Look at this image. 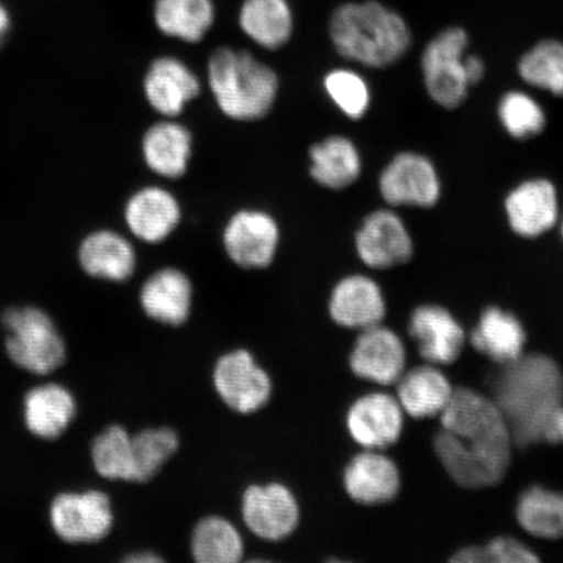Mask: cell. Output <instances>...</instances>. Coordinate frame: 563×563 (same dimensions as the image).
Segmentation results:
<instances>
[{
    "label": "cell",
    "mask_w": 563,
    "mask_h": 563,
    "mask_svg": "<svg viewBox=\"0 0 563 563\" xmlns=\"http://www.w3.org/2000/svg\"><path fill=\"white\" fill-rule=\"evenodd\" d=\"M562 238H563V223H562Z\"/></svg>",
    "instance_id": "43"
},
{
    "label": "cell",
    "mask_w": 563,
    "mask_h": 563,
    "mask_svg": "<svg viewBox=\"0 0 563 563\" xmlns=\"http://www.w3.org/2000/svg\"><path fill=\"white\" fill-rule=\"evenodd\" d=\"M242 516L257 538L279 541L297 530L300 508L297 497L284 484L251 485L242 498Z\"/></svg>",
    "instance_id": "9"
},
{
    "label": "cell",
    "mask_w": 563,
    "mask_h": 563,
    "mask_svg": "<svg viewBox=\"0 0 563 563\" xmlns=\"http://www.w3.org/2000/svg\"><path fill=\"white\" fill-rule=\"evenodd\" d=\"M329 34L343 58L372 68L394 65L411 45L406 20L377 0L338 7L330 18Z\"/></svg>",
    "instance_id": "2"
},
{
    "label": "cell",
    "mask_w": 563,
    "mask_h": 563,
    "mask_svg": "<svg viewBox=\"0 0 563 563\" xmlns=\"http://www.w3.org/2000/svg\"><path fill=\"white\" fill-rule=\"evenodd\" d=\"M329 312L344 328L365 330L379 325L386 312L383 292L368 277L344 278L334 287Z\"/></svg>",
    "instance_id": "21"
},
{
    "label": "cell",
    "mask_w": 563,
    "mask_h": 563,
    "mask_svg": "<svg viewBox=\"0 0 563 563\" xmlns=\"http://www.w3.org/2000/svg\"><path fill=\"white\" fill-rule=\"evenodd\" d=\"M397 383L400 407L417 419L441 415L454 390L445 375L431 365L404 373Z\"/></svg>",
    "instance_id": "25"
},
{
    "label": "cell",
    "mask_w": 563,
    "mask_h": 563,
    "mask_svg": "<svg viewBox=\"0 0 563 563\" xmlns=\"http://www.w3.org/2000/svg\"><path fill=\"white\" fill-rule=\"evenodd\" d=\"M406 351L391 330L376 325L363 330L350 356L356 376L379 385L397 383L404 375Z\"/></svg>",
    "instance_id": "14"
},
{
    "label": "cell",
    "mask_w": 563,
    "mask_h": 563,
    "mask_svg": "<svg viewBox=\"0 0 563 563\" xmlns=\"http://www.w3.org/2000/svg\"><path fill=\"white\" fill-rule=\"evenodd\" d=\"M404 428V410L397 399L375 393L358 398L347 413L351 438L365 449L393 445Z\"/></svg>",
    "instance_id": "13"
},
{
    "label": "cell",
    "mask_w": 563,
    "mask_h": 563,
    "mask_svg": "<svg viewBox=\"0 0 563 563\" xmlns=\"http://www.w3.org/2000/svg\"><path fill=\"white\" fill-rule=\"evenodd\" d=\"M135 482L146 483L178 452L179 438L170 428H147L132 435Z\"/></svg>",
    "instance_id": "34"
},
{
    "label": "cell",
    "mask_w": 563,
    "mask_h": 563,
    "mask_svg": "<svg viewBox=\"0 0 563 563\" xmlns=\"http://www.w3.org/2000/svg\"><path fill=\"white\" fill-rule=\"evenodd\" d=\"M12 19L11 13L7 7L0 2V46L3 45V42L9 35L11 30Z\"/></svg>",
    "instance_id": "41"
},
{
    "label": "cell",
    "mask_w": 563,
    "mask_h": 563,
    "mask_svg": "<svg viewBox=\"0 0 563 563\" xmlns=\"http://www.w3.org/2000/svg\"><path fill=\"white\" fill-rule=\"evenodd\" d=\"M178 200L159 187H145L133 195L125 206V223L141 242H164L180 222Z\"/></svg>",
    "instance_id": "17"
},
{
    "label": "cell",
    "mask_w": 563,
    "mask_h": 563,
    "mask_svg": "<svg viewBox=\"0 0 563 563\" xmlns=\"http://www.w3.org/2000/svg\"><path fill=\"white\" fill-rule=\"evenodd\" d=\"M24 406L27 429L46 440L59 438L76 413L73 394L55 384L35 387L25 397Z\"/></svg>",
    "instance_id": "28"
},
{
    "label": "cell",
    "mask_w": 563,
    "mask_h": 563,
    "mask_svg": "<svg viewBox=\"0 0 563 563\" xmlns=\"http://www.w3.org/2000/svg\"><path fill=\"white\" fill-rule=\"evenodd\" d=\"M410 334L422 357L433 364H452L464 346V330L452 313L438 306L420 307L411 316Z\"/></svg>",
    "instance_id": "18"
},
{
    "label": "cell",
    "mask_w": 563,
    "mask_h": 563,
    "mask_svg": "<svg viewBox=\"0 0 563 563\" xmlns=\"http://www.w3.org/2000/svg\"><path fill=\"white\" fill-rule=\"evenodd\" d=\"M145 164L164 178L178 179L187 173L192 154V133L185 125L159 122L143 139Z\"/></svg>",
    "instance_id": "22"
},
{
    "label": "cell",
    "mask_w": 563,
    "mask_h": 563,
    "mask_svg": "<svg viewBox=\"0 0 563 563\" xmlns=\"http://www.w3.org/2000/svg\"><path fill=\"white\" fill-rule=\"evenodd\" d=\"M356 250L365 265L389 269L410 262L413 245L400 218L393 211L378 210L365 218L357 231Z\"/></svg>",
    "instance_id": "12"
},
{
    "label": "cell",
    "mask_w": 563,
    "mask_h": 563,
    "mask_svg": "<svg viewBox=\"0 0 563 563\" xmlns=\"http://www.w3.org/2000/svg\"><path fill=\"white\" fill-rule=\"evenodd\" d=\"M126 562L132 563H145V562H162L158 554L153 552H137L130 555V558L125 559Z\"/></svg>",
    "instance_id": "42"
},
{
    "label": "cell",
    "mask_w": 563,
    "mask_h": 563,
    "mask_svg": "<svg viewBox=\"0 0 563 563\" xmlns=\"http://www.w3.org/2000/svg\"><path fill=\"white\" fill-rule=\"evenodd\" d=\"M97 473L109 481L135 482L132 435L121 426H111L97 435L91 446Z\"/></svg>",
    "instance_id": "33"
},
{
    "label": "cell",
    "mask_w": 563,
    "mask_h": 563,
    "mask_svg": "<svg viewBox=\"0 0 563 563\" xmlns=\"http://www.w3.org/2000/svg\"><path fill=\"white\" fill-rule=\"evenodd\" d=\"M154 23L162 34L199 44L216 20L213 0H154Z\"/></svg>",
    "instance_id": "27"
},
{
    "label": "cell",
    "mask_w": 563,
    "mask_h": 563,
    "mask_svg": "<svg viewBox=\"0 0 563 563\" xmlns=\"http://www.w3.org/2000/svg\"><path fill=\"white\" fill-rule=\"evenodd\" d=\"M332 101L352 119L362 118L368 110L369 90L367 84L349 69H334L323 80Z\"/></svg>",
    "instance_id": "37"
},
{
    "label": "cell",
    "mask_w": 563,
    "mask_h": 563,
    "mask_svg": "<svg viewBox=\"0 0 563 563\" xmlns=\"http://www.w3.org/2000/svg\"><path fill=\"white\" fill-rule=\"evenodd\" d=\"M192 295V284L186 274L175 267H165L145 280L140 302L154 321L179 327L191 313Z\"/></svg>",
    "instance_id": "19"
},
{
    "label": "cell",
    "mask_w": 563,
    "mask_h": 563,
    "mask_svg": "<svg viewBox=\"0 0 563 563\" xmlns=\"http://www.w3.org/2000/svg\"><path fill=\"white\" fill-rule=\"evenodd\" d=\"M79 258L89 276L112 282L130 279L136 269V253L132 244L110 230L90 234L80 246Z\"/></svg>",
    "instance_id": "23"
},
{
    "label": "cell",
    "mask_w": 563,
    "mask_h": 563,
    "mask_svg": "<svg viewBox=\"0 0 563 563\" xmlns=\"http://www.w3.org/2000/svg\"><path fill=\"white\" fill-rule=\"evenodd\" d=\"M517 518L519 525L533 537L563 538V493L538 485L528 488L519 498Z\"/></svg>",
    "instance_id": "32"
},
{
    "label": "cell",
    "mask_w": 563,
    "mask_h": 563,
    "mask_svg": "<svg viewBox=\"0 0 563 563\" xmlns=\"http://www.w3.org/2000/svg\"><path fill=\"white\" fill-rule=\"evenodd\" d=\"M519 74L533 87L563 96V44L547 40L531 48L519 62Z\"/></svg>",
    "instance_id": "35"
},
{
    "label": "cell",
    "mask_w": 563,
    "mask_h": 563,
    "mask_svg": "<svg viewBox=\"0 0 563 563\" xmlns=\"http://www.w3.org/2000/svg\"><path fill=\"white\" fill-rule=\"evenodd\" d=\"M191 552L199 563H235L242 560L244 544L241 532L222 517L203 518L195 527Z\"/></svg>",
    "instance_id": "31"
},
{
    "label": "cell",
    "mask_w": 563,
    "mask_h": 563,
    "mask_svg": "<svg viewBox=\"0 0 563 563\" xmlns=\"http://www.w3.org/2000/svg\"><path fill=\"white\" fill-rule=\"evenodd\" d=\"M309 167L313 180L330 189H344L354 185L362 172L356 146L343 136H330L311 146Z\"/></svg>",
    "instance_id": "29"
},
{
    "label": "cell",
    "mask_w": 563,
    "mask_h": 563,
    "mask_svg": "<svg viewBox=\"0 0 563 563\" xmlns=\"http://www.w3.org/2000/svg\"><path fill=\"white\" fill-rule=\"evenodd\" d=\"M3 322L10 332L7 350L19 367L35 375H47L65 362V342L51 317L41 309H10L5 312Z\"/></svg>",
    "instance_id": "5"
},
{
    "label": "cell",
    "mask_w": 563,
    "mask_h": 563,
    "mask_svg": "<svg viewBox=\"0 0 563 563\" xmlns=\"http://www.w3.org/2000/svg\"><path fill=\"white\" fill-rule=\"evenodd\" d=\"M200 80L185 63L161 56L147 69L144 91L147 102L165 117H178L188 102L200 95Z\"/></svg>",
    "instance_id": "15"
},
{
    "label": "cell",
    "mask_w": 563,
    "mask_h": 563,
    "mask_svg": "<svg viewBox=\"0 0 563 563\" xmlns=\"http://www.w3.org/2000/svg\"><path fill=\"white\" fill-rule=\"evenodd\" d=\"M449 432L468 452L510 466L512 439L508 422L495 400L460 387L440 415Z\"/></svg>",
    "instance_id": "4"
},
{
    "label": "cell",
    "mask_w": 563,
    "mask_h": 563,
    "mask_svg": "<svg viewBox=\"0 0 563 563\" xmlns=\"http://www.w3.org/2000/svg\"><path fill=\"white\" fill-rule=\"evenodd\" d=\"M384 200L393 207L429 208L440 199V181L431 161L415 153L399 154L379 179Z\"/></svg>",
    "instance_id": "11"
},
{
    "label": "cell",
    "mask_w": 563,
    "mask_h": 563,
    "mask_svg": "<svg viewBox=\"0 0 563 563\" xmlns=\"http://www.w3.org/2000/svg\"><path fill=\"white\" fill-rule=\"evenodd\" d=\"M452 561L462 563H483L487 562V558H485L484 547H467L461 549L460 552H456Z\"/></svg>",
    "instance_id": "39"
},
{
    "label": "cell",
    "mask_w": 563,
    "mask_h": 563,
    "mask_svg": "<svg viewBox=\"0 0 563 563\" xmlns=\"http://www.w3.org/2000/svg\"><path fill=\"white\" fill-rule=\"evenodd\" d=\"M218 396L231 410L253 413L269 402L273 384L251 352L236 350L220 357L213 372Z\"/></svg>",
    "instance_id": "7"
},
{
    "label": "cell",
    "mask_w": 563,
    "mask_h": 563,
    "mask_svg": "<svg viewBox=\"0 0 563 563\" xmlns=\"http://www.w3.org/2000/svg\"><path fill=\"white\" fill-rule=\"evenodd\" d=\"M499 118L511 136L527 139L539 135L545 126L544 111L530 96L511 91L499 103Z\"/></svg>",
    "instance_id": "36"
},
{
    "label": "cell",
    "mask_w": 563,
    "mask_h": 563,
    "mask_svg": "<svg viewBox=\"0 0 563 563\" xmlns=\"http://www.w3.org/2000/svg\"><path fill=\"white\" fill-rule=\"evenodd\" d=\"M344 488L354 501L382 505L393 501L400 488V476L390 457L367 449L352 457L343 476Z\"/></svg>",
    "instance_id": "16"
},
{
    "label": "cell",
    "mask_w": 563,
    "mask_h": 563,
    "mask_svg": "<svg viewBox=\"0 0 563 563\" xmlns=\"http://www.w3.org/2000/svg\"><path fill=\"white\" fill-rule=\"evenodd\" d=\"M211 93L224 115L238 122L263 119L278 96L276 73L246 51L217 48L208 63Z\"/></svg>",
    "instance_id": "3"
},
{
    "label": "cell",
    "mask_w": 563,
    "mask_h": 563,
    "mask_svg": "<svg viewBox=\"0 0 563 563\" xmlns=\"http://www.w3.org/2000/svg\"><path fill=\"white\" fill-rule=\"evenodd\" d=\"M468 35L460 26L448 27L429 42L421 67L426 87L434 102L455 109L466 100L470 82L466 74Z\"/></svg>",
    "instance_id": "6"
},
{
    "label": "cell",
    "mask_w": 563,
    "mask_h": 563,
    "mask_svg": "<svg viewBox=\"0 0 563 563\" xmlns=\"http://www.w3.org/2000/svg\"><path fill=\"white\" fill-rule=\"evenodd\" d=\"M52 523L68 543H96L114 525L110 498L100 490L65 493L54 499Z\"/></svg>",
    "instance_id": "8"
},
{
    "label": "cell",
    "mask_w": 563,
    "mask_h": 563,
    "mask_svg": "<svg viewBox=\"0 0 563 563\" xmlns=\"http://www.w3.org/2000/svg\"><path fill=\"white\" fill-rule=\"evenodd\" d=\"M495 400L518 446L544 441L547 422L563 404V373L545 355L520 356L496 378Z\"/></svg>",
    "instance_id": "1"
},
{
    "label": "cell",
    "mask_w": 563,
    "mask_h": 563,
    "mask_svg": "<svg viewBox=\"0 0 563 563\" xmlns=\"http://www.w3.org/2000/svg\"><path fill=\"white\" fill-rule=\"evenodd\" d=\"M279 244V228L271 214L241 210L223 231V245L232 263L244 269H264L273 263Z\"/></svg>",
    "instance_id": "10"
},
{
    "label": "cell",
    "mask_w": 563,
    "mask_h": 563,
    "mask_svg": "<svg viewBox=\"0 0 563 563\" xmlns=\"http://www.w3.org/2000/svg\"><path fill=\"white\" fill-rule=\"evenodd\" d=\"M471 343L483 355L505 365L523 355L526 332L516 316L490 307L478 320Z\"/></svg>",
    "instance_id": "24"
},
{
    "label": "cell",
    "mask_w": 563,
    "mask_h": 563,
    "mask_svg": "<svg viewBox=\"0 0 563 563\" xmlns=\"http://www.w3.org/2000/svg\"><path fill=\"white\" fill-rule=\"evenodd\" d=\"M239 25L266 51H278L290 41L294 15L288 0H245L239 12Z\"/></svg>",
    "instance_id": "26"
},
{
    "label": "cell",
    "mask_w": 563,
    "mask_h": 563,
    "mask_svg": "<svg viewBox=\"0 0 563 563\" xmlns=\"http://www.w3.org/2000/svg\"><path fill=\"white\" fill-rule=\"evenodd\" d=\"M487 562L497 563H533L538 555L518 540L511 538H497L484 547Z\"/></svg>",
    "instance_id": "38"
},
{
    "label": "cell",
    "mask_w": 563,
    "mask_h": 563,
    "mask_svg": "<svg viewBox=\"0 0 563 563\" xmlns=\"http://www.w3.org/2000/svg\"><path fill=\"white\" fill-rule=\"evenodd\" d=\"M485 73L484 63L475 55H467L466 58V74L471 86H475L483 79Z\"/></svg>",
    "instance_id": "40"
},
{
    "label": "cell",
    "mask_w": 563,
    "mask_h": 563,
    "mask_svg": "<svg viewBox=\"0 0 563 563\" xmlns=\"http://www.w3.org/2000/svg\"><path fill=\"white\" fill-rule=\"evenodd\" d=\"M434 450L450 477L464 488L493 487L508 473V468L467 452L443 429L435 435Z\"/></svg>",
    "instance_id": "30"
},
{
    "label": "cell",
    "mask_w": 563,
    "mask_h": 563,
    "mask_svg": "<svg viewBox=\"0 0 563 563\" xmlns=\"http://www.w3.org/2000/svg\"><path fill=\"white\" fill-rule=\"evenodd\" d=\"M510 227L520 236L537 238L551 230L559 218L558 192L551 181L523 183L506 199Z\"/></svg>",
    "instance_id": "20"
}]
</instances>
